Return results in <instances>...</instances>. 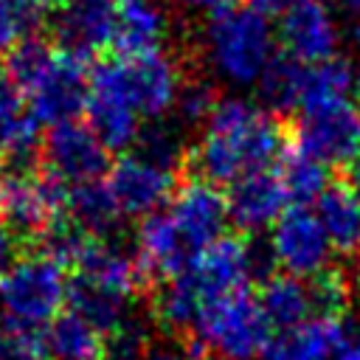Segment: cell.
Listing matches in <instances>:
<instances>
[{"label":"cell","instance_id":"6da1fadb","mask_svg":"<svg viewBox=\"0 0 360 360\" xmlns=\"http://www.w3.org/2000/svg\"><path fill=\"white\" fill-rule=\"evenodd\" d=\"M290 141V129L267 110L245 98H219L205 121V132L186 146L183 174L211 186L233 183L245 172L270 169Z\"/></svg>","mask_w":360,"mask_h":360},{"label":"cell","instance_id":"7a4b0ae2","mask_svg":"<svg viewBox=\"0 0 360 360\" xmlns=\"http://www.w3.org/2000/svg\"><path fill=\"white\" fill-rule=\"evenodd\" d=\"M205 53L231 84H253L276 53V37L256 8H225L205 25Z\"/></svg>","mask_w":360,"mask_h":360},{"label":"cell","instance_id":"3957f363","mask_svg":"<svg viewBox=\"0 0 360 360\" xmlns=\"http://www.w3.org/2000/svg\"><path fill=\"white\" fill-rule=\"evenodd\" d=\"M65 267L45 250L28 248L22 256L11 259L0 273V307L3 318L39 329L68 301Z\"/></svg>","mask_w":360,"mask_h":360},{"label":"cell","instance_id":"277c9868","mask_svg":"<svg viewBox=\"0 0 360 360\" xmlns=\"http://www.w3.org/2000/svg\"><path fill=\"white\" fill-rule=\"evenodd\" d=\"M191 335L217 360H256L270 338V326L256 304V295L242 287L208 298L191 326Z\"/></svg>","mask_w":360,"mask_h":360},{"label":"cell","instance_id":"5b68a950","mask_svg":"<svg viewBox=\"0 0 360 360\" xmlns=\"http://www.w3.org/2000/svg\"><path fill=\"white\" fill-rule=\"evenodd\" d=\"M68 186L51 172L28 166L0 174V222L28 245L59 217H65Z\"/></svg>","mask_w":360,"mask_h":360},{"label":"cell","instance_id":"8992f818","mask_svg":"<svg viewBox=\"0 0 360 360\" xmlns=\"http://www.w3.org/2000/svg\"><path fill=\"white\" fill-rule=\"evenodd\" d=\"M290 141L323 166H346L360 155V107L343 98L304 110L290 129Z\"/></svg>","mask_w":360,"mask_h":360},{"label":"cell","instance_id":"52a82bcc","mask_svg":"<svg viewBox=\"0 0 360 360\" xmlns=\"http://www.w3.org/2000/svg\"><path fill=\"white\" fill-rule=\"evenodd\" d=\"M110 65L124 96L141 118L158 121L172 110L180 87V70L160 48L110 56Z\"/></svg>","mask_w":360,"mask_h":360},{"label":"cell","instance_id":"ba28073f","mask_svg":"<svg viewBox=\"0 0 360 360\" xmlns=\"http://www.w3.org/2000/svg\"><path fill=\"white\" fill-rule=\"evenodd\" d=\"M332 242L315 211L307 205H287L276 222L270 236V259L290 276L309 278L329 267Z\"/></svg>","mask_w":360,"mask_h":360},{"label":"cell","instance_id":"9c48e42d","mask_svg":"<svg viewBox=\"0 0 360 360\" xmlns=\"http://www.w3.org/2000/svg\"><path fill=\"white\" fill-rule=\"evenodd\" d=\"M42 169L51 172L65 186H82L104 180L110 169V149L101 138L82 121L53 124L42 141Z\"/></svg>","mask_w":360,"mask_h":360},{"label":"cell","instance_id":"30bf717a","mask_svg":"<svg viewBox=\"0 0 360 360\" xmlns=\"http://www.w3.org/2000/svg\"><path fill=\"white\" fill-rule=\"evenodd\" d=\"M90 93V70L87 59L56 45V53L39 82L25 93L31 101V115L39 124H62L73 121L84 112Z\"/></svg>","mask_w":360,"mask_h":360},{"label":"cell","instance_id":"8fae6325","mask_svg":"<svg viewBox=\"0 0 360 360\" xmlns=\"http://www.w3.org/2000/svg\"><path fill=\"white\" fill-rule=\"evenodd\" d=\"M163 211L169 214L172 228L177 231L180 242L186 245L191 256H197L217 236H222L228 225L225 194L217 186L205 180H194V177H186V183L174 188Z\"/></svg>","mask_w":360,"mask_h":360},{"label":"cell","instance_id":"7c38bea8","mask_svg":"<svg viewBox=\"0 0 360 360\" xmlns=\"http://www.w3.org/2000/svg\"><path fill=\"white\" fill-rule=\"evenodd\" d=\"M104 177V186L115 200L121 217H146L169 202V197L174 194L177 172L163 169L138 152H129L110 163Z\"/></svg>","mask_w":360,"mask_h":360},{"label":"cell","instance_id":"4fadbf2b","mask_svg":"<svg viewBox=\"0 0 360 360\" xmlns=\"http://www.w3.org/2000/svg\"><path fill=\"white\" fill-rule=\"evenodd\" d=\"M84 112L90 118V129L101 138V143L110 152L132 149V143L141 132V124H138L141 115L124 96V90L112 73L110 56H101L90 70V93H87Z\"/></svg>","mask_w":360,"mask_h":360},{"label":"cell","instance_id":"5bb4252c","mask_svg":"<svg viewBox=\"0 0 360 360\" xmlns=\"http://www.w3.org/2000/svg\"><path fill=\"white\" fill-rule=\"evenodd\" d=\"M278 45L298 62H321L338 53L340 28L335 14L321 0H298L281 14Z\"/></svg>","mask_w":360,"mask_h":360},{"label":"cell","instance_id":"9a60e30c","mask_svg":"<svg viewBox=\"0 0 360 360\" xmlns=\"http://www.w3.org/2000/svg\"><path fill=\"white\" fill-rule=\"evenodd\" d=\"M51 20L56 45L84 59L112 45L115 6L112 0H65Z\"/></svg>","mask_w":360,"mask_h":360},{"label":"cell","instance_id":"2e32d148","mask_svg":"<svg viewBox=\"0 0 360 360\" xmlns=\"http://www.w3.org/2000/svg\"><path fill=\"white\" fill-rule=\"evenodd\" d=\"M228 219L245 233L262 231L276 222V217L290 205L287 188L273 169H253L236 177L225 194Z\"/></svg>","mask_w":360,"mask_h":360},{"label":"cell","instance_id":"e0dca14e","mask_svg":"<svg viewBox=\"0 0 360 360\" xmlns=\"http://www.w3.org/2000/svg\"><path fill=\"white\" fill-rule=\"evenodd\" d=\"M256 304L270 329H290L309 318H318L312 307L309 281L301 276H290L284 270L267 273L264 278H259Z\"/></svg>","mask_w":360,"mask_h":360},{"label":"cell","instance_id":"ac0fdd59","mask_svg":"<svg viewBox=\"0 0 360 360\" xmlns=\"http://www.w3.org/2000/svg\"><path fill=\"white\" fill-rule=\"evenodd\" d=\"M115 31L112 45L118 53L152 51L160 45L169 28V14L163 0H112Z\"/></svg>","mask_w":360,"mask_h":360},{"label":"cell","instance_id":"d6986e66","mask_svg":"<svg viewBox=\"0 0 360 360\" xmlns=\"http://www.w3.org/2000/svg\"><path fill=\"white\" fill-rule=\"evenodd\" d=\"M45 360H101L104 335L79 312H56L39 332Z\"/></svg>","mask_w":360,"mask_h":360},{"label":"cell","instance_id":"ffe728a7","mask_svg":"<svg viewBox=\"0 0 360 360\" xmlns=\"http://www.w3.org/2000/svg\"><path fill=\"white\" fill-rule=\"evenodd\" d=\"M357 87V68L343 56H329L321 62H304L301 87H298V110H318L335 101L349 98Z\"/></svg>","mask_w":360,"mask_h":360},{"label":"cell","instance_id":"44dd1931","mask_svg":"<svg viewBox=\"0 0 360 360\" xmlns=\"http://www.w3.org/2000/svg\"><path fill=\"white\" fill-rule=\"evenodd\" d=\"M315 214L335 250H360V197L346 183H329L315 200Z\"/></svg>","mask_w":360,"mask_h":360},{"label":"cell","instance_id":"7402d4cb","mask_svg":"<svg viewBox=\"0 0 360 360\" xmlns=\"http://www.w3.org/2000/svg\"><path fill=\"white\" fill-rule=\"evenodd\" d=\"M340 318H309L298 326L278 329L267 338L256 360H323L335 340Z\"/></svg>","mask_w":360,"mask_h":360},{"label":"cell","instance_id":"603a6c76","mask_svg":"<svg viewBox=\"0 0 360 360\" xmlns=\"http://www.w3.org/2000/svg\"><path fill=\"white\" fill-rule=\"evenodd\" d=\"M65 217L70 222H76L82 231H87L93 236H104V239L121 222V211H118L115 200L110 197L104 180H93V183H82V186H68Z\"/></svg>","mask_w":360,"mask_h":360},{"label":"cell","instance_id":"cb8c5ba5","mask_svg":"<svg viewBox=\"0 0 360 360\" xmlns=\"http://www.w3.org/2000/svg\"><path fill=\"white\" fill-rule=\"evenodd\" d=\"M278 163V177L287 188V197L292 205H309L318 200V194L329 186V177H326V166L307 155L304 149H298L292 141H287L281 158L276 160Z\"/></svg>","mask_w":360,"mask_h":360},{"label":"cell","instance_id":"d4e9b609","mask_svg":"<svg viewBox=\"0 0 360 360\" xmlns=\"http://www.w3.org/2000/svg\"><path fill=\"white\" fill-rule=\"evenodd\" d=\"M301 70H304V62H298L295 56H290L284 51L273 53V59L267 62V68L256 79L259 82V98H262L267 112L278 115V112L298 110Z\"/></svg>","mask_w":360,"mask_h":360},{"label":"cell","instance_id":"484cf974","mask_svg":"<svg viewBox=\"0 0 360 360\" xmlns=\"http://www.w3.org/2000/svg\"><path fill=\"white\" fill-rule=\"evenodd\" d=\"M68 301H70L73 312H79L84 321H90L107 338L127 318V301L129 298H121V295H112L107 290H98V287H90V284H82V281L70 278Z\"/></svg>","mask_w":360,"mask_h":360},{"label":"cell","instance_id":"4316f807","mask_svg":"<svg viewBox=\"0 0 360 360\" xmlns=\"http://www.w3.org/2000/svg\"><path fill=\"white\" fill-rule=\"evenodd\" d=\"M42 124L31 112H14L0 124V149L6 163H14V169L37 166L42 158Z\"/></svg>","mask_w":360,"mask_h":360},{"label":"cell","instance_id":"83f0119b","mask_svg":"<svg viewBox=\"0 0 360 360\" xmlns=\"http://www.w3.org/2000/svg\"><path fill=\"white\" fill-rule=\"evenodd\" d=\"M53 53H56V45L48 42V39H42V37H37V34H28V37H22L20 42H14V45L8 48L3 65H6L8 76L14 79V84L22 90V96H25V93L39 82V76L48 70Z\"/></svg>","mask_w":360,"mask_h":360},{"label":"cell","instance_id":"f1b7e54d","mask_svg":"<svg viewBox=\"0 0 360 360\" xmlns=\"http://www.w3.org/2000/svg\"><path fill=\"white\" fill-rule=\"evenodd\" d=\"M48 11V0H0V56H6L14 42L45 25L51 17Z\"/></svg>","mask_w":360,"mask_h":360},{"label":"cell","instance_id":"f546056e","mask_svg":"<svg viewBox=\"0 0 360 360\" xmlns=\"http://www.w3.org/2000/svg\"><path fill=\"white\" fill-rule=\"evenodd\" d=\"M309 292L315 315L321 318H343L352 301V284L338 267H323L321 273L309 276Z\"/></svg>","mask_w":360,"mask_h":360},{"label":"cell","instance_id":"4dcf8cb0","mask_svg":"<svg viewBox=\"0 0 360 360\" xmlns=\"http://www.w3.org/2000/svg\"><path fill=\"white\" fill-rule=\"evenodd\" d=\"M217 101H219V93L208 79H186L177 87V96H174L172 107L177 110V118L183 124L197 127V124L208 121V115L217 107Z\"/></svg>","mask_w":360,"mask_h":360},{"label":"cell","instance_id":"1f68e13d","mask_svg":"<svg viewBox=\"0 0 360 360\" xmlns=\"http://www.w3.org/2000/svg\"><path fill=\"white\" fill-rule=\"evenodd\" d=\"M149 332L138 318H124L107 338H104V354L110 360H143L149 346Z\"/></svg>","mask_w":360,"mask_h":360},{"label":"cell","instance_id":"d6a6232c","mask_svg":"<svg viewBox=\"0 0 360 360\" xmlns=\"http://www.w3.org/2000/svg\"><path fill=\"white\" fill-rule=\"evenodd\" d=\"M0 360H45L39 332L3 318L0 321Z\"/></svg>","mask_w":360,"mask_h":360},{"label":"cell","instance_id":"836d02e7","mask_svg":"<svg viewBox=\"0 0 360 360\" xmlns=\"http://www.w3.org/2000/svg\"><path fill=\"white\" fill-rule=\"evenodd\" d=\"M143 360H211L205 346L191 332H163V338L149 340Z\"/></svg>","mask_w":360,"mask_h":360},{"label":"cell","instance_id":"e575fe53","mask_svg":"<svg viewBox=\"0 0 360 360\" xmlns=\"http://www.w3.org/2000/svg\"><path fill=\"white\" fill-rule=\"evenodd\" d=\"M323 360H360V318H340L332 346Z\"/></svg>","mask_w":360,"mask_h":360},{"label":"cell","instance_id":"d590c367","mask_svg":"<svg viewBox=\"0 0 360 360\" xmlns=\"http://www.w3.org/2000/svg\"><path fill=\"white\" fill-rule=\"evenodd\" d=\"M22 110V90L8 76L6 65H0V124Z\"/></svg>","mask_w":360,"mask_h":360},{"label":"cell","instance_id":"8d00e7d4","mask_svg":"<svg viewBox=\"0 0 360 360\" xmlns=\"http://www.w3.org/2000/svg\"><path fill=\"white\" fill-rule=\"evenodd\" d=\"M298 0H250V8H256L264 17H281L290 6H295Z\"/></svg>","mask_w":360,"mask_h":360},{"label":"cell","instance_id":"74e56055","mask_svg":"<svg viewBox=\"0 0 360 360\" xmlns=\"http://www.w3.org/2000/svg\"><path fill=\"white\" fill-rule=\"evenodd\" d=\"M188 8L194 11H208V14H217V11H225V8H233L239 0H183Z\"/></svg>","mask_w":360,"mask_h":360},{"label":"cell","instance_id":"f35d334b","mask_svg":"<svg viewBox=\"0 0 360 360\" xmlns=\"http://www.w3.org/2000/svg\"><path fill=\"white\" fill-rule=\"evenodd\" d=\"M14 259V236L6 231V225L0 222V273H3V267L8 264Z\"/></svg>","mask_w":360,"mask_h":360},{"label":"cell","instance_id":"ab89813d","mask_svg":"<svg viewBox=\"0 0 360 360\" xmlns=\"http://www.w3.org/2000/svg\"><path fill=\"white\" fill-rule=\"evenodd\" d=\"M346 186L360 197V155L352 163H346Z\"/></svg>","mask_w":360,"mask_h":360},{"label":"cell","instance_id":"60d3db41","mask_svg":"<svg viewBox=\"0 0 360 360\" xmlns=\"http://www.w3.org/2000/svg\"><path fill=\"white\" fill-rule=\"evenodd\" d=\"M354 284H357V292H360V262H357V270H354Z\"/></svg>","mask_w":360,"mask_h":360},{"label":"cell","instance_id":"b9f144b4","mask_svg":"<svg viewBox=\"0 0 360 360\" xmlns=\"http://www.w3.org/2000/svg\"><path fill=\"white\" fill-rule=\"evenodd\" d=\"M3 166H6V158H3V149H0V174H3Z\"/></svg>","mask_w":360,"mask_h":360},{"label":"cell","instance_id":"7bdbcfd3","mask_svg":"<svg viewBox=\"0 0 360 360\" xmlns=\"http://www.w3.org/2000/svg\"><path fill=\"white\" fill-rule=\"evenodd\" d=\"M357 87H360V68H357Z\"/></svg>","mask_w":360,"mask_h":360},{"label":"cell","instance_id":"ee69618b","mask_svg":"<svg viewBox=\"0 0 360 360\" xmlns=\"http://www.w3.org/2000/svg\"><path fill=\"white\" fill-rule=\"evenodd\" d=\"M48 3H56V6H59V3H65V0H48Z\"/></svg>","mask_w":360,"mask_h":360}]
</instances>
